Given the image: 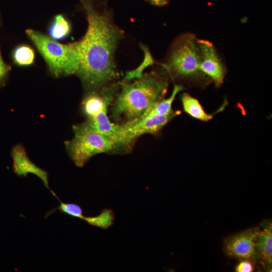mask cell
<instances>
[{
	"mask_svg": "<svg viewBox=\"0 0 272 272\" xmlns=\"http://www.w3.org/2000/svg\"><path fill=\"white\" fill-rule=\"evenodd\" d=\"M86 16L88 28L79 42L81 61L77 75L88 91H97L118 77L115 53L123 32L116 25L105 2L79 0Z\"/></svg>",
	"mask_w": 272,
	"mask_h": 272,
	"instance_id": "cell-1",
	"label": "cell"
},
{
	"mask_svg": "<svg viewBox=\"0 0 272 272\" xmlns=\"http://www.w3.org/2000/svg\"><path fill=\"white\" fill-rule=\"evenodd\" d=\"M135 79L132 82H120V91L112 103L111 110L116 122L123 124L143 117L167 91V81L153 73Z\"/></svg>",
	"mask_w": 272,
	"mask_h": 272,
	"instance_id": "cell-2",
	"label": "cell"
},
{
	"mask_svg": "<svg viewBox=\"0 0 272 272\" xmlns=\"http://www.w3.org/2000/svg\"><path fill=\"white\" fill-rule=\"evenodd\" d=\"M26 34L45 61L55 77L76 75L81 61L80 42L62 44L31 29Z\"/></svg>",
	"mask_w": 272,
	"mask_h": 272,
	"instance_id": "cell-3",
	"label": "cell"
},
{
	"mask_svg": "<svg viewBox=\"0 0 272 272\" xmlns=\"http://www.w3.org/2000/svg\"><path fill=\"white\" fill-rule=\"evenodd\" d=\"M74 136L66 141V151L76 166L83 167L94 156L111 152L121 145L115 138L105 134L82 128L73 127Z\"/></svg>",
	"mask_w": 272,
	"mask_h": 272,
	"instance_id": "cell-4",
	"label": "cell"
},
{
	"mask_svg": "<svg viewBox=\"0 0 272 272\" xmlns=\"http://www.w3.org/2000/svg\"><path fill=\"white\" fill-rule=\"evenodd\" d=\"M200 53L193 35L184 34L173 43L168 57L161 65L171 75L182 78H194L203 75L199 70Z\"/></svg>",
	"mask_w": 272,
	"mask_h": 272,
	"instance_id": "cell-5",
	"label": "cell"
},
{
	"mask_svg": "<svg viewBox=\"0 0 272 272\" xmlns=\"http://www.w3.org/2000/svg\"><path fill=\"white\" fill-rule=\"evenodd\" d=\"M180 113L179 111L173 110L164 115H145L132 121L120 124L119 131L122 147L128 145L135 139L143 134L158 132Z\"/></svg>",
	"mask_w": 272,
	"mask_h": 272,
	"instance_id": "cell-6",
	"label": "cell"
},
{
	"mask_svg": "<svg viewBox=\"0 0 272 272\" xmlns=\"http://www.w3.org/2000/svg\"><path fill=\"white\" fill-rule=\"evenodd\" d=\"M260 227L249 229L233 235L224 242V250L229 257L247 259L253 262L259 259L255 247V240L259 233Z\"/></svg>",
	"mask_w": 272,
	"mask_h": 272,
	"instance_id": "cell-7",
	"label": "cell"
},
{
	"mask_svg": "<svg viewBox=\"0 0 272 272\" xmlns=\"http://www.w3.org/2000/svg\"><path fill=\"white\" fill-rule=\"evenodd\" d=\"M200 53L199 69L200 72L211 78L216 86L223 83L226 69L213 44L207 40L197 41Z\"/></svg>",
	"mask_w": 272,
	"mask_h": 272,
	"instance_id": "cell-8",
	"label": "cell"
},
{
	"mask_svg": "<svg viewBox=\"0 0 272 272\" xmlns=\"http://www.w3.org/2000/svg\"><path fill=\"white\" fill-rule=\"evenodd\" d=\"M14 172L26 177L29 173L37 176L46 188H49L48 172L36 165L28 157L26 149L21 144L15 145L11 151Z\"/></svg>",
	"mask_w": 272,
	"mask_h": 272,
	"instance_id": "cell-9",
	"label": "cell"
},
{
	"mask_svg": "<svg viewBox=\"0 0 272 272\" xmlns=\"http://www.w3.org/2000/svg\"><path fill=\"white\" fill-rule=\"evenodd\" d=\"M108 107H105L94 117L88 118L84 123L78 125L79 127L92 130L117 139L122 147L120 135V124L112 122L108 116Z\"/></svg>",
	"mask_w": 272,
	"mask_h": 272,
	"instance_id": "cell-10",
	"label": "cell"
},
{
	"mask_svg": "<svg viewBox=\"0 0 272 272\" xmlns=\"http://www.w3.org/2000/svg\"><path fill=\"white\" fill-rule=\"evenodd\" d=\"M255 247L259 259L266 270H271L272 265V224L265 221L255 240Z\"/></svg>",
	"mask_w": 272,
	"mask_h": 272,
	"instance_id": "cell-11",
	"label": "cell"
},
{
	"mask_svg": "<svg viewBox=\"0 0 272 272\" xmlns=\"http://www.w3.org/2000/svg\"><path fill=\"white\" fill-rule=\"evenodd\" d=\"M184 111L191 117L203 121H208L213 118V114H208L203 109L198 100L188 93H184L181 97Z\"/></svg>",
	"mask_w": 272,
	"mask_h": 272,
	"instance_id": "cell-12",
	"label": "cell"
},
{
	"mask_svg": "<svg viewBox=\"0 0 272 272\" xmlns=\"http://www.w3.org/2000/svg\"><path fill=\"white\" fill-rule=\"evenodd\" d=\"M183 89L182 85H175L170 96L157 102L145 115H164L171 113L173 111L172 105L176 96Z\"/></svg>",
	"mask_w": 272,
	"mask_h": 272,
	"instance_id": "cell-13",
	"label": "cell"
},
{
	"mask_svg": "<svg viewBox=\"0 0 272 272\" xmlns=\"http://www.w3.org/2000/svg\"><path fill=\"white\" fill-rule=\"evenodd\" d=\"M71 26L69 21L61 14L56 15L50 27L49 32L51 38L54 40H60L69 35Z\"/></svg>",
	"mask_w": 272,
	"mask_h": 272,
	"instance_id": "cell-14",
	"label": "cell"
},
{
	"mask_svg": "<svg viewBox=\"0 0 272 272\" xmlns=\"http://www.w3.org/2000/svg\"><path fill=\"white\" fill-rule=\"evenodd\" d=\"M13 61L19 66L32 64L35 59L34 50L27 45H21L14 48L12 54Z\"/></svg>",
	"mask_w": 272,
	"mask_h": 272,
	"instance_id": "cell-15",
	"label": "cell"
},
{
	"mask_svg": "<svg viewBox=\"0 0 272 272\" xmlns=\"http://www.w3.org/2000/svg\"><path fill=\"white\" fill-rule=\"evenodd\" d=\"M114 218L113 211L110 209H105L97 216H86L84 220L92 226L106 229L113 224Z\"/></svg>",
	"mask_w": 272,
	"mask_h": 272,
	"instance_id": "cell-16",
	"label": "cell"
},
{
	"mask_svg": "<svg viewBox=\"0 0 272 272\" xmlns=\"http://www.w3.org/2000/svg\"><path fill=\"white\" fill-rule=\"evenodd\" d=\"M52 194L59 200L60 205L58 207L47 213L45 218L52 214L55 211L59 210L61 213L66 214L74 218H79L84 220L86 216L83 215L81 207L77 204L73 203H64L61 201L51 190Z\"/></svg>",
	"mask_w": 272,
	"mask_h": 272,
	"instance_id": "cell-17",
	"label": "cell"
},
{
	"mask_svg": "<svg viewBox=\"0 0 272 272\" xmlns=\"http://www.w3.org/2000/svg\"><path fill=\"white\" fill-rule=\"evenodd\" d=\"M143 49L145 54L144 61L137 69L128 72L126 73L125 77V80L126 81H130L134 79H138L141 78L143 75V70L148 65H150L153 64L154 61L151 54L148 51H147V49L144 48V47Z\"/></svg>",
	"mask_w": 272,
	"mask_h": 272,
	"instance_id": "cell-18",
	"label": "cell"
},
{
	"mask_svg": "<svg viewBox=\"0 0 272 272\" xmlns=\"http://www.w3.org/2000/svg\"><path fill=\"white\" fill-rule=\"evenodd\" d=\"M2 23V19L0 13V29ZM11 70V65L7 63L3 59L0 47V88L5 86Z\"/></svg>",
	"mask_w": 272,
	"mask_h": 272,
	"instance_id": "cell-19",
	"label": "cell"
},
{
	"mask_svg": "<svg viewBox=\"0 0 272 272\" xmlns=\"http://www.w3.org/2000/svg\"><path fill=\"white\" fill-rule=\"evenodd\" d=\"M253 270V261L247 259L241 260L235 267V271L237 272H251Z\"/></svg>",
	"mask_w": 272,
	"mask_h": 272,
	"instance_id": "cell-20",
	"label": "cell"
},
{
	"mask_svg": "<svg viewBox=\"0 0 272 272\" xmlns=\"http://www.w3.org/2000/svg\"><path fill=\"white\" fill-rule=\"evenodd\" d=\"M148 2H150L152 4L158 6H163L166 5L169 0H146Z\"/></svg>",
	"mask_w": 272,
	"mask_h": 272,
	"instance_id": "cell-21",
	"label": "cell"
}]
</instances>
